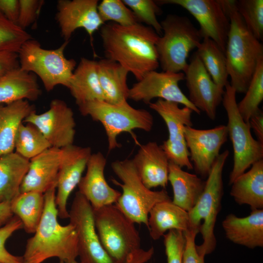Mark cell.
I'll return each mask as SVG.
<instances>
[{
	"label": "cell",
	"instance_id": "1",
	"mask_svg": "<svg viewBox=\"0 0 263 263\" xmlns=\"http://www.w3.org/2000/svg\"><path fill=\"white\" fill-rule=\"evenodd\" d=\"M100 30L106 58L120 64L137 81L159 66L156 44L160 36L152 28L140 23L123 26L110 22Z\"/></svg>",
	"mask_w": 263,
	"mask_h": 263
},
{
	"label": "cell",
	"instance_id": "2",
	"mask_svg": "<svg viewBox=\"0 0 263 263\" xmlns=\"http://www.w3.org/2000/svg\"><path fill=\"white\" fill-rule=\"evenodd\" d=\"M56 193L54 187L44 193L43 214L34 235L27 240L22 256L24 261L42 263L57 258L60 263H78L77 232L71 223H59Z\"/></svg>",
	"mask_w": 263,
	"mask_h": 263
},
{
	"label": "cell",
	"instance_id": "3",
	"mask_svg": "<svg viewBox=\"0 0 263 263\" xmlns=\"http://www.w3.org/2000/svg\"><path fill=\"white\" fill-rule=\"evenodd\" d=\"M218 1L230 21L225 52L230 84L236 93L244 94L263 58V45L246 27L237 10L236 0Z\"/></svg>",
	"mask_w": 263,
	"mask_h": 263
},
{
	"label": "cell",
	"instance_id": "4",
	"mask_svg": "<svg viewBox=\"0 0 263 263\" xmlns=\"http://www.w3.org/2000/svg\"><path fill=\"white\" fill-rule=\"evenodd\" d=\"M113 171L121 180L113 183L122 190L115 206L135 224L148 226L150 211L157 203L171 200L167 191L163 189L153 191L142 183L132 159L116 160L111 164Z\"/></svg>",
	"mask_w": 263,
	"mask_h": 263
},
{
	"label": "cell",
	"instance_id": "5",
	"mask_svg": "<svg viewBox=\"0 0 263 263\" xmlns=\"http://www.w3.org/2000/svg\"><path fill=\"white\" fill-rule=\"evenodd\" d=\"M228 156V150L220 153L207 177L203 192L188 212L189 228H200L203 243L196 245V248L204 256L212 253L216 246L214 231L223 195V171Z\"/></svg>",
	"mask_w": 263,
	"mask_h": 263
},
{
	"label": "cell",
	"instance_id": "6",
	"mask_svg": "<svg viewBox=\"0 0 263 263\" xmlns=\"http://www.w3.org/2000/svg\"><path fill=\"white\" fill-rule=\"evenodd\" d=\"M160 24L163 34L156 44L159 65L163 71L184 73L189 53L203 39L199 29L187 17L175 14L168 15Z\"/></svg>",
	"mask_w": 263,
	"mask_h": 263
},
{
	"label": "cell",
	"instance_id": "7",
	"mask_svg": "<svg viewBox=\"0 0 263 263\" xmlns=\"http://www.w3.org/2000/svg\"><path fill=\"white\" fill-rule=\"evenodd\" d=\"M80 113L89 116L103 125L107 137L109 151L119 147L117 137L134 129L150 132L153 125L151 114L145 109H135L125 101L118 104L94 100L78 106Z\"/></svg>",
	"mask_w": 263,
	"mask_h": 263
},
{
	"label": "cell",
	"instance_id": "8",
	"mask_svg": "<svg viewBox=\"0 0 263 263\" xmlns=\"http://www.w3.org/2000/svg\"><path fill=\"white\" fill-rule=\"evenodd\" d=\"M68 42L64 41L55 49H46L37 40L26 41L18 53L19 67L37 75L48 92L58 85L67 88L76 65L75 59L64 55Z\"/></svg>",
	"mask_w": 263,
	"mask_h": 263
},
{
	"label": "cell",
	"instance_id": "9",
	"mask_svg": "<svg viewBox=\"0 0 263 263\" xmlns=\"http://www.w3.org/2000/svg\"><path fill=\"white\" fill-rule=\"evenodd\" d=\"M96 230L103 248L114 263H125L141 248V238L135 223L115 204L94 210Z\"/></svg>",
	"mask_w": 263,
	"mask_h": 263
},
{
	"label": "cell",
	"instance_id": "10",
	"mask_svg": "<svg viewBox=\"0 0 263 263\" xmlns=\"http://www.w3.org/2000/svg\"><path fill=\"white\" fill-rule=\"evenodd\" d=\"M236 94L235 90L228 81L225 87L222 101L227 114L228 136L233 150V165L229 177V185L253 164L263 159V144L253 138L248 123L241 116Z\"/></svg>",
	"mask_w": 263,
	"mask_h": 263
},
{
	"label": "cell",
	"instance_id": "11",
	"mask_svg": "<svg viewBox=\"0 0 263 263\" xmlns=\"http://www.w3.org/2000/svg\"><path fill=\"white\" fill-rule=\"evenodd\" d=\"M178 103L158 99L150 102V108L156 112L165 122L169 133L168 138L161 146L169 161L181 168L193 169L189 159L184 134L186 126H192L193 111L184 106L180 108Z\"/></svg>",
	"mask_w": 263,
	"mask_h": 263
},
{
	"label": "cell",
	"instance_id": "12",
	"mask_svg": "<svg viewBox=\"0 0 263 263\" xmlns=\"http://www.w3.org/2000/svg\"><path fill=\"white\" fill-rule=\"evenodd\" d=\"M70 223L77 235L78 257L82 263H114L102 245L89 201L76 192L69 211Z\"/></svg>",
	"mask_w": 263,
	"mask_h": 263
},
{
	"label": "cell",
	"instance_id": "13",
	"mask_svg": "<svg viewBox=\"0 0 263 263\" xmlns=\"http://www.w3.org/2000/svg\"><path fill=\"white\" fill-rule=\"evenodd\" d=\"M184 79L183 72L150 71L129 88L128 98L149 104L153 98H159L181 104L200 114L179 86V83Z\"/></svg>",
	"mask_w": 263,
	"mask_h": 263
},
{
	"label": "cell",
	"instance_id": "14",
	"mask_svg": "<svg viewBox=\"0 0 263 263\" xmlns=\"http://www.w3.org/2000/svg\"><path fill=\"white\" fill-rule=\"evenodd\" d=\"M23 122L37 127L53 147L61 149L73 144L76 125L74 114L62 100H53L49 110L40 114L34 112Z\"/></svg>",
	"mask_w": 263,
	"mask_h": 263
},
{
	"label": "cell",
	"instance_id": "15",
	"mask_svg": "<svg viewBox=\"0 0 263 263\" xmlns=\"http://www.w3.org/2000/svg\"><path fill=\"white\" fill-rule=\"evenodd\" d=\"M159 5L174 4L187 10L196 19L204 38L213 40L225 54L230 28L229 19L218 0H159Z\"/></svg>",
	"mask_w": 263,
	"mask_h": 263
},
{
	"label": "cell",
	"instance_id": "16",
	"mask_svg": "<svg viewBox=\"0 0 263 263\" xmlns=\"http://www.w3.org/2000/svg\"><path fill=\"white\" fill-rule=\"evenodd\" d=\"M184 134L193 168L198 175L207 177L227 140L226 126L221 125L207 130L186 126Z\"/></svg>",
	"mask_w": 263,
	"mask_h": 263
},
{
	"label": "cell",
	"instance_id": "17",
	"mask_svg": "<svg viewBox=\"0 0 263 263\" xmlns=\"http://www.w3.org/2000/svg\"><path fill=\"white\" fill-rule=\"evenodd\" d=\"M61 150L55 202L58 216L61 219H67L69 217L67 208L68 200L82 177L92 151L89 147H81L74 144Z\"/></svg>",
	"mask_w": 263,
	"mask_h": 263
},
{
	"label": "cell",
	"instance_id": "18",
	"mask_svg": "<svg viewBox=\"0 0 263 263\" xmlns=\"http://www.w3.org/2000/svg\"><path fill=\"white\" fill-rule=\"evenodd\" d=\"M184 74L189 100L209 119L215 120L217 108L222 100L224 91L213 82L195 53L192 56Z\"/></svg>",
	"mask_w": 263,
	"mask_h": 263
},
{
	"label": "cell",
	"instance_id": "19",
	"mask_svg": "<svg viewBox=\"0 0 263 263\" xmlns=\"http://www.w3.org/2000/svg\"><path fill=\"white\" fill-rule=\"evenodd\" d=\"M97 0H59L56 19L62 37L69 41L78 28L84 29L93 39L94 33L104 24L97 10Z\"/></svg>",
	"mask_w": 263,
	"mask_h": 263
},
{
	"label": "cell",
	"instance_id": "20",
	"mask_svg": "<svg viewBox=\"0 0 263 263\" xmlns=\"http://www.w3.org/2000/svg\"><path fill=\"white\" fill-rule=\"evenodd\" d=\"M106 159L100 152L92 153L86 166V172L78 185L80 192L96 210L114 204L121 192L111 187L105 177Z\"/></svg>",
	"mask_w": 263,
	"mask_h": 263
},
{
	"label": "cell",
	"instance_id": "21",
	"mask_svg": "<svg viewBox=\"0 0 263 263\" xmlns=\"http://www.w3.org/2000/svg\"><path fill=\"white\" fill-rule=\"evenodd\" d=\"M61 150L51 147L30 160L20 193L34 191L45 193L56 187Z\"/></svg>",
	"mask_w": 263,
	"mask_h": 263
},
{
	"label": "cell",
	"instance_id": "22",
	"mask_svg": "<svg viewBox=\"0 0 263 263\" xmlns=\"http://www.w3.org/2000/svg\"><path fill=\"white\" fill-rule=\"evenodd\" d=\"M132 160L146 187L166 188L169 182V161L161 146L156 142L142 145Z\"/></svg>",
	"mask_w": 263,
	"mask_h": 263
},
{
	"label": "cell",
	"instance_id": "23",
	"mask_svg": "<svg viewBox=\"0 0 263 263\" xmlns=\"http://www.w3.org/2000/svg\"><path fill=\"white\" fill-rule=\"evenodd\" d=\"M226 237L234 244L249 248L263 246V209L252 210L250 215L239 217L227 215L222 222Z\"/></svg>",
	"mask_w": 263,
	"mask_h": 263
},
{
	"label": "cell",
	"instance_id": "24",
	"mask_svg": "<svg viewBox=\"0 0 263 263\" xmlns=\"http://www.w3.org/2000/svg\"><path fill=\"white\" fill-rule=\"evenodd\" d=\"M67 88L78 106L89 101L104 100L97 73V61L81 58L73 72Z\"/></svg>",
	"mask_w": 263,
	"mask_h": 263
},
{
	"label": "cell",
	"instance_id": "25",
	"mask_svg": "<svg viewBox=\"0 0 263 263\" xmlns=\"http://www.w3.org/2000/svg\"><path fill=\"white\" fill-rule=\"evenodd\" d=\"M41 94L36 77L19 67L0 76V104L20 100L34 101Z\"/></svg>",
	"mask_w": 263,
	"mask_h": 263
},
{
	"label": "cell",
	"instance_id": "26",
	"mask_svg": "<svg viewBox=\"0 0 263 263\" xmlns=\"http://www.w3.org/2000/svg\"><path fill=\"white\" fill-rule=\"evenodd\" d=\"M189 228L188 212L173 204L171 200L160 202L151 209L148 217L150 237L157 240L167 231L185 232Z\"/></svg>",
	"mask_w": 263,
	"mask_h": 263
},
{
	"label": "cell",
	"instance_id": "27",
	"mask_svg": "<svg viewBox=\"0 0 263 263\" xmlns=\"http://www.w3.org/2000/svg\"><path fill=\"white\" fill-rule=\"evenodd\" d=\"M168 181L173 190L172 202L189 212L195 206L205 188L206 181L197 175L182 169L169 161Z\"/></svg>",
	"mask_w": 263,
	"mask_h": 263
},
{
	"label": "cell",
	"instance_id": "28",
	"mask_svg": "<svg viewBox=\"0 0 263 263\" xmlns=\"http://www.w3.org/2000/svg\"><path fill=\"white\" fill-rule=\"evenodd\" d=\"M230 194L239 205L252 210L263 208V159L253 164L231 184Z\"/></svg>",
	"mask_w": 263,
	"mask_h": 263
},
{
	"label": "cell",
	"instance_id": "29",
	"mask_svg": "<svg viewBox=\"0 0 263 263\" xmlns=\"http://www.w3.org/2000/svg\"><path fill=\"white\" fill-rule=\"evenodd\" d=\"M97 70L104 100L111 104L127 101L129 72L118 63L106 58L97 61Z\"/></svg>",
	"mask_w": 263,
	"mask_h": 263
},
{
	"label": "cell",
	"instance_id": "30",
	"mask_svg": "<svg viewBox=\"0 0 263 263\" xmlns=\"http://www.w3.org/2000/svg\"><path fill=\"white\" fill-rule=\"evenodd\" d=\"M35 111L34 106L26 100L0 106V157L14 152L19 125Z\"/></svg>",
	"mask_w": 263,
	"mask_h": 263
},
{
	"label": "cell",
	"instance_id": "31",
	"mask_svg": "<svg viewBox=\"0 0 263 263\" xmlns=\"http://www.w3.org/2000/svg\"><path fill=\"white\" fill-rule=\"evenodd\" d=\"M29 162L16 152L0 157V203L10 202L20 193Z\"/></svg>",
	"mask_w": 263,
	"mask_h": 263
},
{
	"label": "cell",
	"instance_id": "32",
	"mask_svg": "<svg viewBox=\"0 0 263 263\" xmlns=\"http://www.w3.org/2000/svg\"><path fill=\"white\" fill-rule=\"evenodd\" d=\"M14 215L21 221L28 233H34L41 220L44 207V195L38 191L20 193L10 202Z\"/></svg>",
	"mask_w": 263,
	"mask_h": 263
},
{
	"label": "cell",
	"instance_id": "33",
	"mask_svg": "<svg viewBox=\"0 0 263 263\" xmlns=\"http://www.w3.org/2000/svg\"><path fill=\"white\" fill-rule=\"evenodd\" d=\"M196 49V54L212 80L224 92L228 76L225 54L218 45L209 38H204Z\"/></svg>",
	"mask_w": 263,
	"mask_h": 263
},
{
	"label": "cell",
	"instance_id": "34",
	"mask_svg": "<svg viewBox=\"0 0 263 263\" xmlns=\"http://www.w3.org/2000/svg\"><path fill=\"white\" fill-rule=\"evenodd\" d=\"M51 147L35 125L30 123L25 125L23 122L20 124L15 139L16 153L30 160Z\"/></svg>",
	"mask_w": 263,
	"mask_h": 263
},
{
	"label": "cell",
	"instance_id": "35",
	"mask_svg": "<svg viewBox=\"0 0 263 263\" xmlns=\"http://www.w3.org/2000/svg\"><path fill=\"white\" fill-rule=\"evenodd\" d=\"M263 100V58L257 65L255 72L243 98L237 103L239 112L246 122L260 109L259 105Z\"/></svg>",
	"mask_w": 263,
	"mask_h": 263
},
{
	"label": "cell",
	"instance_id": "36",
	"mask_svg": "<svg viewBox=\"0 0 263 263\" xmlns=\"http://www.w3.org/2000/svg\"><path fill=\"white\" fill-rule=\"evenodd\" d=\"M31 38L25 29L8 20L0 12V53L18 54L23 44Z\"/></svg>",
	"mask_w": 263,
	"mask_h": 263
},
{
	"label": "cell",
	"instance_id": "37",
	"mask_svg": "<svg viewBox=\"0 0 263 263\" xmlns=\"http://www.w3.org/2000/svg\"><path fill=\"white\" fill-rule=\"evenodd\" d=\"M97 10L104 23L112 21L121 26H129L139 23L122 0H103L98 4Z\"/></svg>",
	"mask_w": 263,
	"mask_h": 263
},
{
	"label": "cell",
	"instance_id": "38",
	"mask_svg": "<svg viewBox=\"0 0 263 263\" xmlns=\"http://www.w3.org/2000/svg\"><path fill=\"white\" fill-rule=\"evenodd\" d=\"M238 12L246 27L260 41L263 38V0H236Z\"/></svg>",
	"mask_w": 263,
	"mask_h": 263
},
{
	"label": "cell",
	"instance_id": "39",
	"mask_svg": "<svg viewBox=\"0 0 263 263\" xmlns=\"http://www.w3.org/2000/svg\"><path fill=\"white\" fill-rule=\"evenodd\" d=\"M137 19L138 21L144 23L152 28L159 36L162 33L160 22L157 16L161 14V10L155 0H122Z\"/></svg>",
	"mask_w": 263,
	"mask_h": 263
},
{
	"label": "cell",
	"instance_id": "40",
	"mask_svg": "<svg viewBox=\"0 0 263 263\" xmlns=\"http://www.w3.org/2000/svg\"><path fill=\"white\" fill-rule=\"evenodd\" d=\"M22 228L21 220L15 215L5 225L0 227V263H21L24 261L23 257L13 255L5 247L7 240L15 231Z\"/></svg>",
	"mask_w": 263,
	"mask_h": 263
},
{
	"label": "cell",
	"instance_id": "41",
	"mask_svg": "<svg viewBox=\"0 0 263 263\" xmlns=\"http://www.w3.org/2000/svg\"><path fill=\"white\" fill-rule=\"evenodd\" d=\"M163 236L167 263H182L185 244L184 232L170 230Z\"/></svg>",
	"mask_w": 263,
	"mask_h": 263
},
{
	"label": "cell",
	"instance_id": "42",
	"mask_svg": "<svg viewBox=\"0 0 263 263\" xmlns=\"http://www.w3.org/2000/svg\"><path fill=\"white\" fill-rule=\"evenodd\" d=\"M43 0H19V15L17 24L25 29L36 20Z\"/></svg>",
	"mask_w": 263,
	"mask_h": 263
},
{
	"label": "cell",
	"instance_id": "43",
	"mask_svg": "<svg viewBox=\"0 0 263 263\" xmlns=\"http://www.w3.org/2000/svg\"><path fill=\"white\" fill-rule=\"evenodd\" d=\"M200 228L190 227L184 232L185 244L182 263H205V256L200 254L197 250L195 238L200 232Z\"/></svg>",
	"mask_w": 263,
	"mask_h": 263
},
{
	"label": "cell",
	"instance_id": "44",
	"mask_svg": "<svg viewBox=\"0 0 263 263\" xmlns=\"http://www.w3.org/2000/svg\"><path fill=\"white\" fill-rule=\"evenodd\" d=\"M19 0H0V12L10 21L17 24Z\"/></svg>",
	"mask_w": 263,
	"mask_h": 263
},
{
	"label": "cell",
	"instance_id": "45",
	"mask_svg": "<svg viewBox=\"0 0 263 263\" xmlns=\"http://www.w3.org/2000/svg\"><path fill=\"white\" fill-rule=\"evenodd\" d=\"M19 67V64L17 53H0V76Z\"/></svg>",
	"mask_w": 263,
	"mask_h": 263
},
{
	"label": "cell",
	"instance_id": "46",
	"mask_svg": "<svg viewBox=\"0 0 263 263\" xmlns=\"http://www.w3.org/2000/svg\"><path fill=\"white\" fill-rule=\"evenodd\" d=\"M248 124L257 137V140L263 144V113L260 110L252 116L249 120Z\"/></svg>",
	"mask_w": 263,
	"mask_h": 263
},
{
	"label": "cell",
	"instance_id": "47",
	"mask_svg": "<svg viewBox=\"0 0 263 263\" xmlns=\"http://www.w3.org/2000/svg\"><path fill=\"white\" fill-rule=\"evenodd\" d=\"M154 253L152 247L148 250L140 248L132 253L125 263H146L151 259Z\"/></svg>",
	"mask_w": 263,
	"mask_h": 263
},
{
	"label": "cell",
	"instance_id": "48",
	"mask_svg": "<svg viewBox=\"0 0 263 263\" xmlns=\"http://www.w3.org/2000/svg\"><path fill=\"white\" fill-rule=\"evenodd\" d=\"M13 216L10 202L0 203V227L5 225Z\"/></svg>",
	"mask_w": 263,
	"mask_h": 263
},
{
	"label": "cell",
	"instance_id": "49",
	"mask_svg": "<svg viewBox=\"0 0 263 263\" xmlns=\"http://www.w3.org/2000/svg\"><path fill=\"white\" fill-rule=\"evenodd\" d=\"M21 263H33L24 260V261Z\"/></svg>",
	"mask_w": 263,
	"mask_h": 263
},
{
	"label": "cell",
	"instance_id": "50",
	"mask_svg": "<svg viewBox=\"0 0 263 263\" xmlns=\"http://www.w3.org/2000/svg\"></svg>",
	"mask_w": 263,
	"mask_h": 263
}]
</instances>
